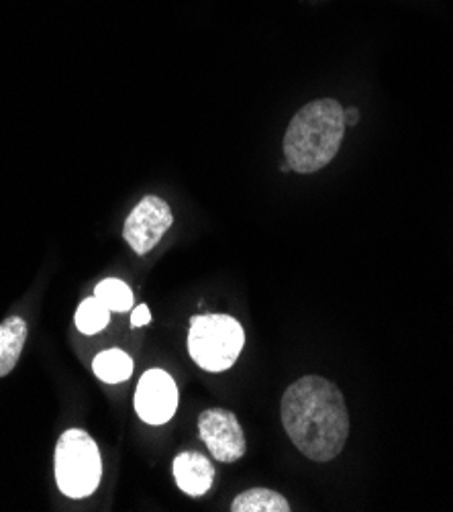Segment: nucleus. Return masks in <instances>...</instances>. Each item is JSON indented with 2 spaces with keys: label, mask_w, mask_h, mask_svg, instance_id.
Returning <instances> with one entry per match:
<instances>
[{
  "label": "nucleus",
  "mask_w": 453,
  "mask_h": 512,
  "mask_svg": "<svg viewBox=\"0 0 453 512\" xmlns=\"http://www.w3.org/2000/svg\"><path fill=\"white\" fill-rule=\"evenodd\" d=\"M280 417L292 445L313 462H331L349 437V413L341 390L323 376H302L280 402Z\"/></svg>",
  "instance_id": "f257e3e1"
},
{
  "label": "nucleus",
  "mask_w": 453,
  "mask_h": 512,
  "mask_svg": "<svg viewBox=\"0 0 453 512\" xmlns=\"http://www.w3.org/2000/svg\"><path fill=\"white\" fill-rule=\"evenodd\" d=\"M345 115L335 98H319L302 107L284 135L286 164L296 174H315L329 166L345 137Z\"/></svg>",
  "instance_id": "f03ea898"
},
{
  "label": "nucleus",
  "mask_w": 453,
  "mask_h": 512,
  "mask_svg": "<svg viewBox=\"0 0 453 512\" xmlns=\"http://www.w3.org/2000/svg\"><path fill=\"white\" fill-rule=\"evenodd\" d=\"M245 345L241 323L229 315H196L190 319L188 353L205 372H227Z\"/></svg>",
  "instance_id": "7ed1b4c3"
},
{
  "label": "nucleus",
  "mask_w": 453,
  "mask_h": 512,
  "mask_svg": "<svg viewBox=\"0 0 453 512\" xmlns=\"http://www.w3.org/2000/svg\"><path fill=\"white\" fill-rule=\"evenodd\" d=\"M103 462L94 439L80 429L66 431L56 445V482L68 498H86L96 492Z\"/></svg>",
  "instance_id": "20e7f679"
},
{
  "label": "nucleus",
  "mask_w": 453,
  "mask_h": 512,
  "mask_svg": "<svg viewBox=\"0 0 453 512\" xmlns=\"http://www.w3.org/2000/svg\"><path fill=\"white\" fill-rule=\"evenodd\" d=\"M172 223L170 204L160 196H145L127 217L123 237L137 255H145L162 241Z\"/></svg>",
  "instance_id": "39448f33"
},
{
  "label": "nucleus",
  "mask_w": 453,
  "mask_h": 512,
  "mask_svg": "<svg viewBox=\"0 0 453 512\" xmlns=\"http://www.w3.org/2000/svg\"><path fill=\"white\" fill-rule=\"evenodd\" d=\"M178 386L174 378L160 370H147L135 390V411L147 425H166L178 411Z\"/></svg>",
  "instance_id": "423d86ee"
},
{
  "label": "nucleus",
  "mask_w": 453,
  "mask_h": 512,
  "mask_svg": "<svg viewBox=\"0 0 453 512\" xmlns=\"http://www.w3.org/2000/svg\"><path fill=\"white\" fill-rule=\"evenodd\" d=\"M198 435L209 447L211 455L223 464H233L247 451L243 429L237 415L225 408H209L198 417Z\"/></svg>",
  "instance_id": "0eeeda50"
},
{
  "label": "nucleus",
  "mask_w": 453,
  "mask_h": 512,
  "mask_svg": "<svg viewBox=\"0 0 453 512\" xmlns=\"http://www.w3.org/2000/svg\"><path fill=\"white\" fill-rule=\"evenodd\" d=\"M174 480L188 496H205L215 482L211 459L198 451H184L174 459Z\"/></svg>",
  "instance_id": "6e6552de"
},
{
  "label": "nucleus",
  "mask_w": 453,
  "mask_h": 512,
  "mask_svg": "<svg viewBox=\"0 0 453 512\" xmlns=\"http://www.w3.org/2000/svg\"><path fill=\"white\" fill-rule=\"evenodd\" d=\"M27 331V321L21 317H9L0 325V378L15 370L27 341Z\"/></svg>",
  "instance_id": "1a4fd4ad"
},
{
  "label": "nucleus",
  "mask_w": 453,
  "mask_h": 512,
  "mask_svg": "<svg viewBox=\"0 0 453 512\" xmlns=\"http://www.w3.org/2000/svg\"><path fill=\"white\" fill-rule=\"evenodd\" d=\"M231 512H290V502L276 490L251 488L231 502Z\"/></svg>",
  "instance_id": "9d476101"
},
{
  "label": "nucleus",
  "mask_w": 453,
  "mask_h": 512,
  "mask_svg": "<svg viewBox=\"0 0 453 512\" xmlns=\"http://www.w3.org/2000/svg\"><path fill=\"white\" fill-rule=\"evenodd\" d=\"M92 370L96 378H100L107 384H121L131 378L133 360L121 349H107V351H100L94 357Z\"/></svg>",
  "instance_id": "9b49d317"
},
{
  "label": "nucleus",
  "mask_w": 453,
  "mask_h": 512,
  "mask_svg": "<svg viewBox=\"0 0 453 512\" xmlns=\"http://www.w3.org/2000/svg\"><path fill=\"white\" fill-rule=\"evenodd\" d=\"M74 321H76V327L80 333L96 335L109 325L111 311L96 296H90L80 302Z\"/></svg>",
  "instance_id": "f8f14e48"
},
{
  "label": "nucleus",
  "mask_w": 453,
  "mask_h": 512,
  "mask_svg": "<svg viewBox=\"0 0 453 512\" xmlns=\"http://www.w3.org/2000/svg\"><path fill=\"white\" fill-rule=\"evenodd\" d=\"M94 296L103 302L111 313H127L133 306L131 288L117 278H107L98 282L94 288Z\"/></svg>",
  "instance_id": "ddd939ff"
},
{
  "label": "nucleus",
  "mask_w": 453,
  "mask_h": 512,
  "mask_svg": "<svg viewBox=\"0 0 453 512\" xmlns=\"http://www.w3.org/2000/svg\"><path fill=\"white\" fill-rule=\"evenodd\" d=\"M149 321H151V313H149V309H147V304L135 306L133 313H131V325H133V327H143V325H147Z\"/></svg>",
  "instance_id": "4468645a"
},
{
  "label": "nucleus",
  "mask_w": 453,
  "mask_h": 512,
  "mask_svg": "<svg viewBox=\"0 0 453 512\" xmlns=\"http://www.w3.org/2000/svg\"><path fill=\"white\" fill-rule=\"evenodd\" d=\"M343 115H345V125H347V127L356 125V123L360 121V111H358V109H354V107L343 109Z\"/></svg>",
  "instance_id": "2eb2a0df"
}]
</instances>
